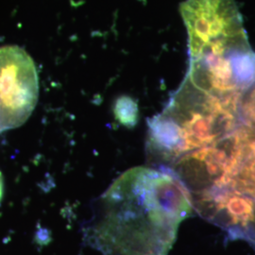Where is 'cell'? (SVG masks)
Returning <instances> with one entry per match:
<instances>
[{"mask_svg": "<svg viewBox=\"0 0 255 255\" xmlns=\"http://www.w3.org/2000/svg\"><path fill=\"white\" fill-rule=\"evenodd\" d=\"M241 96L204 91L184 78L163 112L147 122L148 162L164 170L182 155L227 135L240 123Z\"/></svg>", "mask_w": 255, "mask_h": 255, "instance_id": "3957f363", "label": "cell"}, {"mask_svg": "<svg viewBox=\"0 0 255 255\" xmlns=\"http://www.w3.org/2000/svg\"><path fill=\"white\" fill-rule=\"evenodd\" d=\"M193 209L232 239L255 245V131L239 123L210 146L182 155L168 168Z\"/></svg>", "mask_w": 255, "mask_h": 255, "instance_id": "7a4b0ae2", "label": "cell"}, {"mask_svg": "<svg viewBox=\"0 0 255 255\" xmlns=\"http://www.w3.org/2000/svg\"><path fill=\"white\" fill-rule=\"evenodd\" d=\"M39 79L36 66L17 46L0 47V132L22 126L36 107Z\"/></svg>", "mask_w": 255, "mask_h": 255, "instance_id": "277c9868", "label": "cell"}, {"mask_svg": "<svg viewBox=\"0 0 255 255\" xmlns=\"http://www.w3.org/2000/svg\"><path fill=\"white\" fill-rule=\"evenodd\" d=\"M180 10L187 30L189 59L210 44L247 34L235 0H185Z\"/></svg>", "mask_w": 255, "mask_h": 255, "instance_id": "5b68a950", "label": "cell"}, {"mask_svg": "<svg viewBox=\"0 0 255 255\" xmlns=\"http://www.w3.org/2000/svg\"><path fill=\"white\" fill-rule=\"evenodd\" d=\"M240 123L255 131V82L240 98L238 104Z\"/></svg>", "mask_w": 255, "mask_h": 255, "instance_id": "52a82bcc", "label": "cell"}, {"mask_svg": "<svg viewBox=\"0 0 255 255\" xmlns=\"http://www.w3.org/2000/svg\"><path fill=\"white\" fill-rule=\"evenodd\" d=\"M114 114L117 120L128 128L134 127L139 119L136 101L128 96H122L115 102Z\"/></svg>", "mask_w": 255, "mask_h": 255, "instance_id": "8992f818", "label": "cell"}, {"mask_svg": "<svg viewBox=\"0 0 255 255\" xmlns=\"http://www.w3.org/2000/svg\"><path fill=\"white\" fill-rule=\"evenodd\" d=\"M3 190H4V182H3L2 174L0 172V201L2 200V197H3Z\"/></svg>", "mask_w": 255, "mask_h": 255, "instance_id": "ba28073f", "label": "cell"}, {"mask_svg": "<svg viewBox=\"0 0 255 255\" xmlns=\"http://www.w3.org/2000/svg\"><path fill=\"white\" fill-rule=\"evenodd\" d=\"M192 213L188 193L173 175L137 166L101 196L87 242L102 255H166Z\"/></svg>", "mask_w": 255, "mask_h": 255, "instance_id": "6da1fadb", "label": "cell"}]
</instances>
